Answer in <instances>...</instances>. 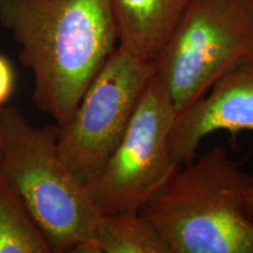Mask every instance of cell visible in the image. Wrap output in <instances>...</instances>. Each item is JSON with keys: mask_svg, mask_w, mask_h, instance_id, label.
I'll return each mask as SVG.
<instances>
[{"mask_svg": "<svg viewBox=\"0 0 253 253\" xmlns=\"http://www.w3.org/2000/svg\"><path fill=\"white\" fill-rule=\"evenodd\" d=\"M155 77L154 62L118 46L69 121L59 126L60 156L82 183L87 184L116 149Z\"/></svg>", "mask_w": 253, "mask_h": 253, "instance_id": "5", "label": "cell"}, {"mask_svg": "<svg viewBox=\"0 0 253 253\" xmlns=\"http://www.w3.org/2000/svg\"><path fill=\"white\" fill-rule=\"evenodd\" d=\"M59 126H32L13 106L0 107V173L46 237L52 253H99L100 213L87 186L63 162Z\"/></svg>", "mask_w": 253, "mask_h": 253, "instance_id": "3", "label": "cell"}, {"mask_svg": "<svg viewBox=\"0 0 253 253\" xmlns=\"http://www.w3.org/2000/svg\"><path fill=\"white\" fill-rule=\"evenodd\" d=\"M0 253H52L46 237L1 173Z\"/></svg>", "mask_w": 253, "mask_h": 253, "instance_id": "10", "label": "cell"}, {"mask_svg": "<svg viewBox=\"0 0 253 253\" xmlns=\"http://www.w3.org/2000/svg\"><path fill=\"white\" fill-rule=\"evenodd\" d=\"M138 212L169 253H253V173L221 145L177 168Z\"/></svg>", "mask_w": 253, "mask_h": 253, "instance_id": "2", "label": "cell"}, {"mask_svg": "<svg viewBox=\"0 0 253 253\" xmlns=\"http://www.w3.org/2000/svg\"><path fill=\"white\" fill-rule=\"evenodd\" d=\"M189 0H109L119 46L145 62H156Z\"/></svg>", "mask_w": 253, "mask_h": 253, "instance_id": "8", "label": "cell"}, {"mask_svg": "<svg viewBox=\"0 0 253 253\" xmlns=\"http://www.w3.org/2000/svg\"><path fill=\"white\" fill-rule=\"evenodd\" d=\"M253 62V0H189L155 62L177 112Z\"/></svg>", "mask_w": 253, "mask_h": 253, "instance_id": "4", "label": "cell"}, {"mask_svg": "<svg viewBox=\"0 0 253 253\" xmlns=\"http://www.w3.org/2000/svg\"><path fill=\"white\" fill-rule=\"evenodd\" d=\"M0 25L33 73L32 100L59 126L119 46L109 0H0Z\"/></svg>", "mask_w": 253, "mask_h": 253, "instance_id": "1", "label": "cell"}, {"mask_svg": "<svg viewBox=\"0 0 253 253\" xmlns=\"http://www.w3.org/2000/svg\"><path fill=\"white\" fill-rule=\"evenodd\" d=\"M14 74L9 62L0 55V107L4 104L13 90Z\"/></svg>", "mask_w": 253, "mask_h": 253, "instance_id": "11", "label": "cell"}, {"mask_svg": "<svg viewBox=\"0 0 253 253\" xmlns=\"http://www.w3.org/2000/svg\"><path fill=\"white\" fill-rule=\"evenodd\" d=\"M227 131L237 143L242 131H253V62L219 79L201 99L177 113L169 136L173 161L194 160L199 144L216 131Z\"/></svg>", "mask_w": 253, "mask_h": 253, "instance_id": "7", "label": "cell"}, {"mask_svg": "<svg viewBox=\"0 0 253 253\" xmlns=\"http://www.w3.org/2000/svg\"><path fill=\"white\" fill-rule=\"evenodd\" d=\"M177 113L167 88L155 77L121 142L86 184L100 214L140 211L169 181L179 167L169 147Z\"/></svg>", "mask_w": 253, "mask_h": 253, "instance_id": "6", "label": "cell"}, {"mask_svg": "<svg viewBox=\"0 0 253 253\" xmlns=\"http://www.w3.org/2000/svg\"><path fill=\"white\" fill-rule=\"evenodd\" d=\"M96 243L99 253H169L138 211L100 214Z\"/></svg>", "mask_w": 253, "mask_h": 253, "instance_id": "9", "label": "cell"}, {"mask_svg": "<svg viewBox=\"0 0 253 253\" xmlns=\"http://www.w3.org/2000/svg\"><path fill=\"white\" fill-rule=\"evenodd\" d=\"M0 156H1V155H0Z\"/></svg>", "mask_w": 253, "mask_h": 253, "instance_id": "12", "label": "cell"}]
</instances>
